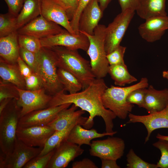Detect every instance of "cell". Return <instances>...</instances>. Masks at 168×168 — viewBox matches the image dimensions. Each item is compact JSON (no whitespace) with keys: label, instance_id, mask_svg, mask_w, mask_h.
Masks as SVG:
<instances>
[{"label":"cell","instance_id":"cell-5","mask_svg":"<svg viewBox=\"0 0 168 168\" xmlns=\"http://www.w3.org/2000/svg\"><path fill=\"white\" fill-rule=\"evenodd\" d=\"M21 110L16 100L13 99L0 114V148L4 155L9 154L13 149Z\"/></svg>","mask_w":168,"mask_h":168},{"label":"cell","instance_id":"cell-32","mask_svg":"<svg viewBox=\"0 0 168 168\" xmlns=\"http://www.w3.org/2000/svg\"><path fill=\"white\" fill-rule=\"evenodd\" d=\"M127 168H157L155 164L147 162L136 154L133 149H130L126 155Z\"/></svg>","mask_w":168,"mask_h":168},{"label":"cell","instance_id":"cell-11","mask_svg":"<svg viewBox=\"0 0 168 168\" xmlns=\"http://www.w3.org/2000/svg\"><path fill=\"white\" fill-rule=\"evenodd\" d=\"M42 47L51 48L56 46L68 49H82L86 51L89 47L88 38L83 33L72 34L66 30L60 33L40 39Z\"/></svg>","mask_w":168,"mask_h":168},{"label":"cell","instance_id":"cell-14","mask_svg":"<svg viewBox=\"0 0 168 168\" xmlns=\"http://www.w3.org/2000/svg\"><path fill=\"white\" fill-rule=\"evenodd\" d=\"M55 131L47 125L18 127L16 135L19 140L28 146L44 148L48 139Z\"/></svg>","mask_w":168,"mask_h":168},{"label":"cell","instance_id":"cell-7","mask_svg":"<svg viewBox=\"0 0 168 168\" xmlns=\"http://www.w3.org/2000/svg\"><path fill=\"white\" fill-rule=\"evenodd\" d=\"M135 12L132 10L121 12L106 27L105 47L107 54L120 45Z\"/></svg>","mask_w":168,"mask_h":168},{"label":"cell","instance_id":"cell-39","mask_svg":"<svg viewBox=\"0 0 168 168\" xmlns=\"http://www.w3.org/2000/svg\"><path fill=\"white\" fill-rule=\"evenodd\" d=\"M20 56L33 72H35L37 66L36 53L20 47Z\"/></svg>","mask_w":168,"mask_h":168},{"label":"cell","instance_id":"cell-28","mask_svg":"<svg viewBox=\"0 0 168 168\" xmlns=\"http://www.w3.org/2000/svg\"><path fill=\"white\" fill-rule=\"evenodd\" d=\"M57 73L58 79L64 91L69 94H73L83 89L82 83L74 75L61 68H58Z\"/></svg>","mask_w":168,"mask_h":168},{"label":"cell","instance_id":"cell-42","mask_svg":"<svg viewBox=\"0 0 168 168\" xmlns=\"http://www.w3.org/2000/svg\"><path fill=\"white\" fill-rule=\"evenodd\" d=\"M7 3L8 12L17 17L23 6L24 0H4Z\"/></svg>","mask_w":168,"mask_h":168},{"label":"cell","instance_id":"cell-33","mask_svg":"<svg viewBox=\"0 0 168 168\" xmlns=\"http://www.w3.org/2000/svg\"><path fill=\"white\" fill-rule=\"evenodd\" d=\"M152 145L159 149L161 153L160 159L156 164L157 168H168V141L159 139Z\"/></svg>","mask_w":168,"mask_h":168},{"label":"cell","instance_id":"cell-12","mask_svg":"<svg viewBox=\"0 0 168 168\" xmlns=\"http://www.w3.org/2000/svg\"><path fill=\"white\" fill-rule=\"evenodd\" d=\"M66 30L40 15L19 28L17 31L18 34L30 35L40 39Z\"/></svg>","mask_w":168,"mask_h":168},{"label":"cell","instance_id":"cell-23","mask_svg":"<svg viewBox=\"0 0 168 168\" xmlns=\"http://www.w3.org/2000/svg\"><path fill=\"white\" fill-rule=\"evenodd\" d=\"M117 132L115 131L111 133L105 132L100 133L95 129H88L83 128L80 124H77L72 129L66 140L80 146L83 144L90 146L91 144V141L92 139L106 136H112Z\"/></svg>","mask_w":168,"mask_h":168},{"label":"cell","instance_id":"cell-47","mask_svg":"<svg viewBox=\"0 0 168 168\" xmlns=\"http://www.w3.org/2000/svg\"><path fill=\"white\" fill-rule=\"evenodd\" d=\"M12 99L10 98H6L0 101V114Z\"/></svg>","mask_w":168,"mask_h":168},{"label":"cell","instance_id":"cell-36","mask_svg":"<svg viewBox=\"0 0 168 168\" xmlns=\"http://www.w3.org/2000/svg\"><path fill=\"white\" fill-rule=\"evenodd\" d=\"M126 47L119 45L110 53L106 58L110 65L124 63V56Z\"/></svg>","mask_w":168,"mask_h":168},{"label":"cell","instance_id":"cell-22","mask_svg":"<svg viewBox=\"0 0 168 168\" xmlns=\"http://www.w3.org/2000/svg\"><path fill=\"white\" fill-rule=\"evenodd\" d=\"M17 31L0 38V59L10 63H17L20 56Z\"/></svg>","mask_w":168,"mask_h":168},{"label":"cell","instance_id":"cell-34","mask_svg":"<svg viewBox=\"0 0 168 168\" xmlns=\"http://www.w3.org/2000/svg\"><path fill=\"white\" fill-rule=\"evenodd\" d=\"M55 150V149L43 156L35 157L28 162L23 168H47Z\"/></svg>","mask_w":168,"mask_h":168},{"label":"cell","instance_id":"cell-8","mask_svg":"<svg viewBox=\"0 0 168 168\" xmlns=\"http://www.w3.org/2000/svg\"><path fill=\"white\" fill-rule=\"evenodd\" d=\"M43 148L32 147L17 138L12 152L7 155L1 154L0 168H22L30 160L38 156Z\"/></svg>","mask_w":168,"mask_h":168},{"label":"cell","instance_id":"cell-49","mask_svg":"<svg viewBox=\"0 0 168 168\" xmlns=\"http://www.w3.org/2000/svg\"><path fill=\"white\" fill-rule=\"evenodd\" d=\"M156 137L158 139H163L168 141V136L163 135L158 133L157 134Z\"/></svg>","mask_w":168,"mask_h":168},{"label":"cell","instance_id":"cell-19","mask_svg":"<svg viewBox=\"0 0 168 168\" xmlns=\"http://www.w3.org/2000/svg\"><path fill=\"white\" fill-rule=\"evenodd\" d=\"M41 15L63 27L69 32L76 34L71 26L65 10L53 0H41Z\"/></svg>","mask_w":168,"mask_h":168},{"label":"cell","instance_id":"cell-37","mask_svg":"<svg viewBox=\"0 0 168 168\" xmlns=\"http://www.w3.org/2000/svg\"><path fill=\"white\" fill-rule=\"evenodd\" d=\"M147 88H141L132 91L127 97V102L131 104L137 105L139 107L142 108Z\"/></svg>","mask_w":168,"mask_h":168},{"label":"cell","instance_id":"cell-31","mask_svg":"<svg viewBox=\"0 0 168 168\" xmlns=\"http://www.w3.org/2000/svg\"><path fill=\"white\" fill-rule=\"evenodd\" d=\"M20 47L37 53L42 48L40 39L34 36L18 34Z\"/></svg>","mask_w":168,"mask_h":168},{"label":"cell","instance_id":"cell-21","mask_svg":"<svg viewBox=\"0 0 168 168\" xmlns=\"http://www.w3.org/2000/svg\"><path fill=\"white\" fill-rule=\"evenodd\" d=\"M168 105V89L158 90L150 85L147 88L143 108L148 113L152 114L160 111Z\"/></svg>","mask_w":168,"mask_h":168},{"label":"cell","instance_id":"cell-43","mask_svg":"<svg viewBox=\"0 0 168 168\" xmlns=\"http://www.w3.org/2000/svg\"><path fill=\"white\" fill-rule=\"evenodd\" d=\"M72 168H98V167L91 160L85 158L80 161L74 162Z\"/></svg>","mask_w":168,"mask_h":168},{"label":"cell","instance_id":"cell-38","mask_svg":"<svg viewBox=\"0 0 168 168\" xmlns=\"http://www.w3.org/2000/svg\"><path fill=\"white\" fill-rule=\"evenodd\" d=\"M91 1V0H79L77 9L72 19L70 21L71 26L76 34L80 33L79 24L82 13Z\"/></svg>","mask_w":168,"mask_h":168},{"label":"cell","instance_id":"cell-10","mask_svg":"<svg viewBox=\"0 0 168 168\" xmlns=\"http://www.w3.org/2000/svg\"><path fill=\"white\" fill-rule=\"evenodd\" d=\"M16 88L19 94L16 103L21 108V117L33 111L48 107L52 96L47 94L44 88L34 91Z\"/></svg>","mask_w":168,"mask_h":168},{"label":"cell","instance_id":"cell-45","mask_svg":"<svg viewBox=\"0 0 168 168\" xmlns=\"http://www.w3.org/2000/svg\"><path fill=\"white\" fill-rule=\"evenodd\" d=\"M121 9V12L127 10L135 11L138 0H118Z\"/></svg>","mask_w":168,"mask_h":168},{"label":"cell","instance_id":"cell-9","mask_svg":"<svg viewBox=\"0 0 168 168\" xmlns=\"http://www.w3.org/2000/svg\"><path fill=\"white\" fill-rule=\"evenodd\" d=\"M89 152L91 156L101 159L117 161L123 155L125 148L124 141L116 137H108L102 140L93 141Z\"/></svg>","mask_w":168,"mask_h":168},{"label":"cell","instance_id":"cell-27","mask_svg":"<svg viewBox=\"0 0 168 168\" xmlns=\"http://www.w3.org/2000/svg\"><path fill=\"white\" fill-rule=\"evenodd\" d=\"M108 73L115 85L119 86H124L137 81V79L129 73L125 63L109 65Z\"/></svg>","mask_w":168,"mask_h":168},{"label":"cell","instance_id":"cell-44","mask_svg":"<svg viewBox=\"0 0 168 168\" xmlns=\"http://www.w3.org/2000/svg\"><path fill=\"white\" fill-rule=\"evenodd\" d=\"M19 70L24 77L30 76L33 72L31 68L23 60L20 56L17 61Z\"/></svg>","mask_w":168,"mask_h":168},{"label":"cell","instance_id":"cell-48","mask_svg":"<svg viewBox=\"0 0 168 168\" xmlns=\"http://www.w3.org/2000/svg\"><path fill=\"white\" fill-rule=\"evenodd\" d=\"M111 1V0H98L100 7L103 12L107 8Z\"/></svg>","mask_w":168,"mask_h":168},{"label":"cell","instance_id":"cell-2","mask_svg":"<svg viewBox=\"0 0 168 168\" xmlns=\"http://www.w3.org/2000/svg\"><path fill=\"white\" fill-rule=\"evenodd\" d=\"M50 48L56 54L58 68H63L75 76L82 83L83 89L95 79L90 62L83 58L77 50L61 46Z\"/></svg>","mask_w":168,"mask_h":168},{"label":"cell","instance_id":"cell-25","mask_svg":"<svg viewBox=\"0 0 168 168\" xmlns=\"http://www.w3.org/2000/svg\"><path fill=\"white\" fill-rule=\"evenodd\" d=\"M0 76L4 82L10 83L20 89H26L24 77L21 73L17 63H10L0 59Z\"/></svg>","mask_w":168,"mask_h":168},{"label":"cell","instance_id":"cell-24","mask_svg":"<svg viewBox=\"0 0 168 168\" xmlns=\"http://www.w3.org/2000/svg\"><path fill=\"white\" fill-rule=\"evenodd\" d=\"M166 0H138L135 11L140 17L145 20L152 17L167 15Z\"/></svg>","mask_w":168,"mask_h":168},{"label":"cell","instance_id":"cell-15","mask_svg":"<svg viewBox=\"0 0 168 168\" xmlns=\"http://www.w3.org/2000/svg\"><path fill=\"white\" fill-rule=\"evenodd\" d=\"M126 124L140 123L145 126L147 135L145 143L149 140L153 131L161 128H168V105L163 110L148 115H140L129 113Z\"/></svg>","mask_w":168,"mask_h":168},{"label":"cell","instance_id":"cell-3","mask_svg":"<svg viewBox=\"0 0 168 168\" xmlns=\"http://www.w3.org/2000/svg\"><path fill=\"white\" fill-rule=\"evenodd\" d=\"M148 80L142 78L138 83L126 87L111 85L105 90L102 96L103 105L105 108L112 111L122 119H125L132 110L133 104L128 103L127 98L133 90L141 88H147Z\"/></svg>","mask_w":168,"mask_h":168},{"label":"cell","instance_id":"cell-40","mask_svg":"<svg viewBox=\"0 0 168 168\" xmlns=\"http://www.w3.org/2000/svg\"><path fill=\"white\" fill-rule=\"evenodd\" d=\"M26 88L28 90H36L41 89L43 87L42 80L35 72H33L29 77H24Z\"/></svg>","mask_w":168,"mask_h":168},{"label":"cell","instance_id":"cell-20","mask_svg":"<svg viewBox=\"0 0 168 168\" xmlns=\"http://www.w3.org/2000/svg\"><path fill=\"white\" fill-rule=\"evenodd\" d=\"M98 0H91L82 11L79 24V31L92 35L103 15Z\"/></svg>","mask_w":168,"mask_h":168},{"label":"cell","instance_id":"cell-41","mask_svg":"<svg viewBox=\"0 0 168 168\" xmlns=\"http://www.w3.org/2000/svg\"><path fill=\"white\" fill-rule=\"evenodd\" d=\"M66 11L70 21L77 8L79 0H53Z\"/></svg>","mask_w":168,"mask_h":168},{"label":"cell","instance_id":"cell-13","mask_svg":"<svg viewBox=\"0 0 168 168\" xmlns=\"http://www.w3.org/2000/svg\"><path fill=\"white\" fill-rule=\"evenodd\" d=\"M71 105L70 103L65 104L32 111L20 118L18 127L47 125L60 111L69 108Z\"/></svg>","mask_w":168,"mask_h":168},{"label":"cell","instance_id":"cell-17","mask_svg":"<svg viewBox=\"0 0 168 168\" xmlns=\"http://www.w3.org/2000/svg\"><path fill=\"white\" fill-rule=\"evenodd\" d=\"M168 29V16H157L145 20L138 27L139 34L142 39L148 42L160 40Z\"/></svg>","mask_w":168,"mask_h":168},{"label":"cell","instance_id":"cell-18","mask_svg":"<svg viewBox=\"0 0 168 168\" xmlns=\"http://www.w3.org/2000/svg\"><path fill=\"white\" fill-rule=\"evenodd\" d=\"M78 108L72 104L71 107L60 111L47 125L55 131L64 129L73 124H79L83 127L88 118L83 117L85 111L81 109L77 110Z\"/></svg>","mask_w":168,"mask_h":168},{"label":"cell","instance_id":"cell-30","mask_svg":"<svg viewBox=\"0 0 168 168\" xmlns=\"http://www.w3.org/2000/svg\"><path fill=\"white\" fill-rule=\"evenodd\" d=\"M16 17L8 12L0 15V38L17 31Z\"/></svg>","mask_w":168,"mask_h":168},{"label":"cell","instance_id":"cell-16","mask_svg":"<svg viewBox=\"0 0 168 168\" xmlns=\"http://www.w3.org/2000/svg\"><path fill=\"white\" fill-rule=\"evenodd\" d=\"M84 152L81 146L65 140L55 149L47 168H65Z\"/></svg>","mask_w":168,"mask_h":168},{"label":"cell","instance_id":"cell-50","mask_svg":"<svg viewBox=\"0 0 168 168\" xmlns=\"http://www.w3.org/2000/svg\"><path fill=\"white\" fill-rule=\"evenodd\" d=\"M163 77L168 80V70L163 71L162 73Z\"/></svg>","mask_w":168,"mask_h":168},{"label":"cell","instance_id":"cell-6","mask_svg":"<svg viewBox=\"0 0 168 168\" xmlns=\"http://www.w3.org/2000/svg\"><path fill=\"white\" fill-rule=\"evenodd\" d=\"M106 27L104 25L99 24L92 35L80 31L89 40V45L86 52L90 59L92 72L97 78H103L106 76L110 65L105 47Z\"/></svg>","mask_w":168,"mask_h":168},{"label":"cell","instance_id":"cell-4","mask_svg":"<svg viewBox=\"0 0 168 168\" xmlns=\"http://www.w3.org/2000/svg\"><path fill=\"white\" fill-rule=\"evenodd\" d=\"M36 55L35 72L40 77L45 90L52 96L64 90L58 77V58L54 51L50 48L42 47Z\"/></svg>","mask_w":168,"mask_h":168},{"label":"cell","instance_id":"cell-29","mask_svg":"<svg viewBox=\"0 0 168 168\" xmlns=\"http://www.w3.org/2000/svg\"><path fill=\"white\" fill-rule=\"evenodd\" d=\"M77 124H73L64 129L55 131L48 139L43 149L38 156H43L55 149L63 142L66 140L72 129Z\"/></svg>","mask_w":168,"mask_h":168},{"label":"cell","instance_id":"cell-35","mask_svg":"<svg viewBox=\"0 0 168 168\" xmlns=\"http://www.w3.org/2000/svg\"><path fill=\"white\" fill-rule=\"evenodd\" d=\"M8 82H0V101L6 98H12L17 100L19 94L16 86Z\"/></svg>","mask_w":168,"mask_h":168},{"label":"cell","instance_id":"cell-46","mask_svg":"<svg viewBox=\"0 0 168 168\" xmlns=\"http://www.w3.org/2000/svg\"><path fill=\"white\" fill-rule=\"evenodd\" d=\"M101 168H120L116 160L111 159H101Z\"/></svg>","mask_w":168,"mask_h":168},{"label":"cell","instance_id":"cell-26","mask_svg":"<svg viewBox=\"0 0 168 168\" xmlns=\"http://www.w3.org/2000/svg\"><path fill=\"white\" fill-rule=\"evenodd\" d=\"M41 15V0H24L17 16L18 30Z\"/></svg>","mask_w":168,"mask_h":168},{"label":"cell","instance_id":"cell-1","mask_svg":"<svg viewBox=\"0 0 168 168\" xmlns=\"http://www.w3.org/2000/svg\"><path fill=\"white\" fill-rule=\"evenodd\" d=\"M107 88L103 78H96L81 91L66 94L63 90L52 96L48 107L69 103L74 104L89 114L84 128L88 129L91 128L94 124V119L99 116L104 121L106 132H113V120L117 116L112 111L105 107L102 100V96Z\"/></svg>","mask_w":168,"mask_h":168}]
</instances>
